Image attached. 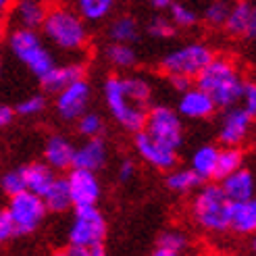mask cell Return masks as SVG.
<instances>
[{"label": "cell", "mask_w": 256, "mask_h": 256, "mask_svg": "<svg viewBox=\"0 0 256 256\" xmlns=\"http://www.w3.org/2000/svg\"><path fill=\"white\" fill-rule=\"evenodd\" d=\"M196 86L214 100L216 108H229L238 104L244 80H242L234 60L225 56H212L208 65L196 75Z\"/></svg>", "instance_id": "cell-1"}, {"label": "cell", "mask_w": 256, "mask_h": 256, "mask_svg": "<svg viewBox=\"0 0 256 256\" xmlns=\"http://www.w3.org/2000/svg\"><path fill=\"white\" fill-rule=\"evenodd\" d=\"M50 44L67 52L84 50L90 42L86 19L71 6H50L40 28Z\"/></svg>", "instance_id": "cell-2"}, {"label": "cell", "mask_w": 256, "mask_h": 256, "mask_svg": "<svg viewBox=\"0 0 256 256\" xmlns=\"http://www.w3.org/2000/svg\"><path fill=\"white\" fill-rule=\"evenodd\" d=\"M8 48H10V52L15 54V58L21 60L38 80H42L44 75L56 65L54 56L50 54L44 40L38 36V30L15 28L8 34Z\"/></svg>", "instance_id": "cell-3"}, {"label": "cell", "mask_w": 256, "mask_h": 256, "mask_svg": "<svg viewBox=\"0 0 256 256\" xmlns=\"http://www.w3.org/2000/svg\"><path fill=\"white\" fill-rule=\"evenodd\" d=\"M196 223L212 234H221L229 229V216H232V200L225 196L221 186H204L192 206Z\"/></svg>", "instance_id": "cell-4"}, {"label": "cell", "mask_w": 256, "mask_h": 256, "mask_svg": "<svg viewBox=\"0 0 256 256\" xmlns=\"http://www.w3.org/2000/svg\"><path fill=\"white\" fill-rule=\"evenodd\" d=\"M214 52L204 42H190L171 52H167L160 60V69L167 75H184V78H196V75L212 60Z\"/></svg>", "instance_id": "cell-5"}, {"label": "cell", "mask_w": 256, "mask_h": 256, "mask_svg": "<svg viewBox=\"0 0 256 256\" xmlns=\"http://www.w3.org/2000/svg\"><path fill=\"white\" fill-rule=\"evenodd\" d=\"M104 100H106V106L110 110V114L117 123H121L125 130L130 132H140L144 130V121H146V106H140L136 102L125 94L123 90V82L121 78H108L104 82Z\"/></svg>", "instance_id": "cell-6"}, {"label": "cell", "mask_w": 256, "mask_h": 256, "mask_svg": "<svg viewBox=\"0 0 256 256\" xmlns=\"http://www.w3.org/2000/svg\"><path fill=\"white\" fill-rule=\"evenodd\" d=\"M12 225H15V234H32L40 227L44 214H46V206L42 196L34 194L30 190H23L19 194L10 196V204L6 208Z\"/></svg>", "instance_id": "cell-7"}, {"label": "cell", "mask_w": 256, "mask_h": 256, "mask_svg": "<svg viewBox=\"0 0 256 256\" xmlns=\"http://www.w3.org/2000/svg\"><path fill=\"white\" fill-rule=\"evenodd\" d=\"M106 236L104 216L96 206H82L75 210L73 223L69 227V244L80 246H98Z\"/></svg>", "instance_id": "cell-8"}, {"label": "cell", "mask_w": 256, "mask_h": 256, "mask_svg": "<svg viewBox=\"0 0 256 256\" xmlns=\"http://www.w3.org/2000/svg\"><path fill=\"white\" fill-rule=\"evenodd\" d=\"M144 132H148L152 138H156L158 142L167 144L171 148H179L184 138V127L179 114L169 108V106H154L146 112L144 121Z\"/></svg>", "instance_id": "cell-9"}, {"label": "cell", "mask_w": 256, "mask_h": 256, "mask_svg": "<svg viewBox=\"0 0 256 256\" xmlns=\"http://www.w3.org/2000/svg\"><path fill=\"white\" fill-rule=\"evenodd\" d=\"M90 98H92V88L86 80H78L56 92V110L62 119L78 121L88 110Z\"/></svg>", "instance_id": "cell-10"}, {"label": "cell", "mask_w": 256, "mask_h": 256, "mask_svg": "<svg viewBox=\"0 0 256 256\" xmlns=\"http://www.w3.org/2000/svg\"><path fill=\"white\" fill-rule=\"evenodd\" d=\"M136 150L138 154L142 156L148 164H152V167L156 169H162V171H169L175 167L177 162V150L158 142L156 138H152L148 132H136Z\"/></svg>", "instance_id": "cell-11"}, {"label": "cell", "mask_w": 256, "mask_h": 256, "mask_svg": "<svg viewBox=\"0 0 256 256\" xmlns=\"http://www.w3.org/2000/svg\"><path fill=\"white\" fill-rule=\"evenodd\" d=\"M69 192H71V200L75 208L82 206H94L100 198V182L94 171H86L75 167L73 173L67 179Z\"/></svg>", "instance_id": "cell-12"}, {"label": "cell", "mask_w": 256, "mask_h": 256, "mask_svg": "<svg viewBox=\"0 0 256 256\" xmlns=\"http://www.w3.org/2000/svg\"><path fill=\"white\" fill-rule=\"evenodd\" d=\"M177 110H179V114H184L188 119H208L216 110V104L204 90H200L196 86V88H188L182 92Z\"/></svg>", "instance_id": "cell-13"}, {"label": "cell", "mask_w": 256, "mask_h": 256, "mask_svg": "<svg viewBox=\"0 0 256 256\" xmlns=\"http://www.w3.org/2000/svg\"><path fill=\"white\" fill-rule=\"evenodd\" d=\"M250 121L252 117L242 106H229L219 130V140L225 146H238L248 136Z\"/></svg>", "instance_id": "cell-14"}, {"label": "cell", "mask_w": 256, "mask_h": 256, "mask_svg": "<svg viewBox=\"0 0 256 256\" xmlns=\"http://www.w3.org/2000/svg\"><path fill=\"white\" fill-rule=\"evenodd\" d=\"M48 6L40 0H12L10 15L17 28L23 30H40L46 19Z\"/></svg>", "instance_id": "cell-15"}, {"label": "cell", "mask_w": 256, "mask_h": 256, "mask_svg": "<svg viewBox=\"0 0 256 256\" xmlns=\"http://www.w3.org/2000/svg\"><path fill=\"white\" fill-rule=\"evenodd\" d=\"M106 144L100 138H88V142L75 150L73 167L86 171H98L106 162Z\"/></svg>", "instance_id": "cell-16"}, {"label": "cell", "mask_w": 256, "mask_h": 256, "mask_svg": "<svg viewBox=\"0 0 256 256\" xmlns=\"http://www.w3.org/2000/svg\"><path fill=\"white\" fill-rule=\"evenodd\" d=\"M84 73H86V67L82 62H67V65H54L40 82H42L44 90L56 94L62 88H67L69 84L84 80Z\"/></svg>", "instance_id": "cell-17"}, {"label": "cell", "mask_w": 256, "mask_h": 256, "mask_svg": "<svg viewBox=\"0 0 256 256\" xmlns=\"http://www.w3.org/2000/svg\"><path fill=\"white\" fill-rule=\"evenodd\" d=\"M229 229H234L238 234H256V198L254 196L240 202H232Z\"/></svg>", "instance_id": "cell-18"}, {"label": "cell", "mask_w": 256, "mask_h": 256, "mask_svg": "<svg viewBox=\"0 0 256 256\" xmlns=\"http://www.w3.org/2000/svg\"><path fill=\"white\" fill-rule=\"evenodd\" d=\"M221 190L225 192V196L232 202L246 200L254 196V177L246 169H238L234 173H229L227 177L221 179Z\"/></svg>", "instance_id": "cell-19"}, {"label": "cell", "mask_w": 256, "mask_h": 256, "mask_svg": "<svg viewBox=\"0 0 256 256\" xmlns=\"http://www.w3.org/2000/svg\"><path fill=\"white\" fill-rule=\"evenodd\" d=\"M44 156L48 167L52 169H69L73 164V156H75V148L67 138L62 136H52L46 142V150Z\"/></svg>", "instance_id": "cell-20"}, {"label": "cell", "mask_w": 256, "mask_h": 256, "mask_svg": "<svg viewBox=\"0 0 256 256\" xmlns=\"http://www.w3.org/2000/svg\"><path fill=\"white\" fill-rule=\"evenodd\" d=\"M21 173H23V179H25V190L34 192V194H38V196H42L56 179L54 173H52V167L42 164V162L28 164V167L21 169Z\"/></svg>", "instance_id": "cell-21"}, {"label": "cell", "mask_w": 256, "mask_h": 256, "mask_svg": "<svg viewBox=\"0 0 256 256\" xmlns=\"http://www.w3.org/2000/svg\"><path fill=\"white\" fill-rule=\"evenodd\" d=\"M42 200H44L46 210H54V212H62L69 206H73L67 179H54L52 186L42 194Z\"/></svg>", "instance_id": "cell-22"}, {"label": "cell", "mask_w": 256, "mask_h": 256, "mask_svg": "<svg viewBox=\"0 0 256 256\" xmlns=\"http://www.w3.org/2000/svg\"><path fill=\"white\" fill-rule=\"evenodd\" d=\"M138 34H140V25H138L136 17H132V15H119L108 25V38L112 42L132 44V42H136Z\"/></svg>", "instance_id": "cell-23"}, {"label": "cell", "mask_w": 256, "mask_h": 256, "mask_svg": "<svg viewBox=\"0 0 256 256\" xmlns=\"http://www.w3.org/2000/svg\"><path fill=\"white\" fill-rule=\"evenodd\" d=\"M216 156H219V148L214 146H202L192 156V171H194L202 182L204 179H212L216 169Z\"/></svg>", "instance_id": "cell-24"}, {"label": "cell", "mask_w": 256, "mask_h": 256, "mask_svg": "<svg viewBox=\"0 0 256 256\" xmlns=\"http://www.w3.org/2000/svg\"><path fill=\"white\" fill-rule=\"evenodd\" d=\"M117 0H75V10L86 19V23H98L106 19Z\"/></svg>", "instance_id": "cell-25"}, {"label": "cell", "mask_w": 256, "mask_h": 256, "mask_svg": "<svg viewBox=\"0 0 256 256\" xmlns=\"http://www.w3.org/2000/svg\"><path fill=\"white\" fill-rule=\"evenodd\" d=\"M242 150L238 146H225L219 150V156H216V169H214V179H223L229 173H234L242 167Z\"/></svg>", "instance_id": "cell-26"}, {"label": "cell", "mask_w": 256, "mask_h": 256, "mask_svg": "<svg viewBox=\"0 0 256 256\" xmlns=\"http://www.w3.org/2000/svg\"><path fill=\"white\" fill-rule=\"evenodd\" d=\"M106 60L117 69H132L138 62V54L132 48V44L110 42V46L106 48Z\"/></svg>", "instance_id": "cell-27"}, {"label": "cell", "mask_w": 256, "mask_h": 256, "mask_svg": "<svg viewBox=\"0 0 256 256\" xmlns=\"http://www.w3.org/2000/svg\"><path fill=\"white\" fill-rule=\"evenodd\" d=\"M121 82H123L125 94L130 96L136 102V104L146 106L148 102H150L152 88H150V84L144 78H140V75H130V78H121Z\"/></svg>", "instance_id": "cell-28"}, {"label": "cell", "mask_w": 256, "mask_h": 256, "mask_svg": "<svg viewBox=\"0 0 256 256\" xmlns=\"http://www.w3.org/2000/svg\"><path fill=\"white\" fill-rule=\"evenodd\" d=\"M200 184H202V179L192 169H179L167 177V188L177 192V194H188V192L198 188Z\"/></svg>", "instance_id": "cell-29"}, {"label": "cell", "mask_w": 256, "mask_h": 256, "mask_svg": "<svg viewBox=\"0 0 256 256\" xmlns=\"http://www.w3.org/2000/svg\"><path fill=\"white\" fill-rule=\"evenodd\" d=\"M169 8H171L169 19L173 21L175 28L190 30V28H194V25L198 23V19H200L198 12L192 8L190 4H186V2H175V0H173V2L169 4Z\"/></svg>", "instance_id": "cell-30"}, {"label": "cell", "mask_w": 256, "mask_h": 256, "mask_svg": "<svg viewBox=\"0 0 256 256\" xmlns=\"http://www.w3.org/2000/svg\"><path fill=\"white\" fill-rule=\"evenodd\" d=\"M229 10H232V2L229 0H210L206 8H204L202 17L210 28H223L229 17Z\"/></svg>", "instance_id": "cell-31"}, {"label": "cell", "mask_w": 256, "mask_h": 256, "mask_svg": "<svg viewBox=\"0 0 256 256\" xmlns=\"http://www.w3.org/2000/svg\"><path fill=\"white\" fill-rule=\"evenodd\" d=\"M175 25L169 17H164V15H154L150 21H148V28L146 32L152 36V38H158V40H167V38L175 36Z\"/></svg>", "instance_id": "cell-32"}, {"label": "cell", "mask_w": 256, "mask_h": 256, "mask_svg": "<svg viewBox=\"0 0 256 256\" xmlns=\"http://www.w3.org/2000/svg\"><path fill=\"white\" fill-rule=\"evenodd\" d=\"M78 130H80V134L86 136V138H100L102 130H104V123H102L100 114L88 112V110H86L82 117L78 119Z\"/></svg>", "instance_id": "cell-33"}, {"label": "cell", "mask_w": 256, "mask_h": 256, "mask_svg": "<svg viewBox=\"0 0 256 256\" xmlns=\"http://www.w3.org/2000/svg\"><path fill=\"white\" fill-rule=\"evenodd\" d=\"M46 108V98L42 94H34V96H28L25 100H21L15 112L21 114V117H34V114L42 112Z\"/></svg>", "instance_id": "cell-34"}, {"label": "cell", "mask_w": 256, "mask_h": 256, "mask_svg": "<svg viewBox=\"0 0 256 256\" xmlns=\"http://www.w3.org/2000/svg\"><path fill=\"white\" fill-rule=\"evenodd\" d=\"M158 248H167V250H173V252L182 254L188 248V238L184 234H179V232H167V234L160 236Z\"/></svg>", "instance_id": "cell-35"}, {"label": "cell", "mask_w": 256, "mask_h": 256, "mask_svg": "<svg viewBox=\"0 0 256 256\" xmlns=\"http://www.w3.org/2000/svg\"><path fill=\"white\" fill-rule=\"evenodd\" d=\"M240 102H242V108H244L250 117H256V84L254 82H244Z\"/></svg>", "instance_id": "cell-36"}, {"label": "cell", "mask_w": 256, "mask_h": 256, "mask_svg": "<svg viewBox=\"0 0 256 256\" xmlns=\"http://www.w3.org/2000/svg\"><path fill=\"white\" fill-rule=\"evenodd\" d=\"M2 190L6 192L8 196H15L19 192L25 190V179H23V173L21 171H10L2 177Z\"/></svg>", "instance_id": "cell-37"}, {"label": "cell", "mask_w": 256, "mask_h": 256, "mask_svg": "<svg viewBox=\"0 0 256 256\" xmlns=\"http://www.w3.org/2000/svg\"><path fill=\"white\" fill-rule=\"evenodd\" d=\"M12 236H15V225H12L6 210H0V244L8 242Z\"/></svg>", "instance_id": "cell-38"}, {"label": "cell", "mask_w": 256, "mask_h": 256, "mask_svg": "<svg viewBox=\"0 0 256 256\" xmlns=\"http://www.w3.org/2000/svg\"><path fill=\"white\" fill-rule=\"evenodd\" d=\"M244 38H246V40L256 42V4L252 6V12H250V19H248V25H246Z\"/></svg>", "instance_id": "cell-39"}, {"label": "cell", "mask_w": 256, "mask_h": 256, "mask_svg": "<svg viewBox=\"0 0 256 256\" xmlns=\"http://www.w3.org/2000/svg\"><path fill=\"white\" fill-rule=\"evenodd\" d=\"M169 82H171V86L177 90V92H184V90L192 88V80L184 78V75H169Z\"/></svg>", "instance_id": "cell-40"}, {"label": "cell", "mask_w": 256, "mask_h": 256, "mask_svg": "<svg viewBox=\"0 0 256 256\" xmlns=\"http://www.w3.org/2000/svg\"><path fill=\"white\" fill-rule=\"evenodd\" d=\"M62 254H65V256H92V248L80 246V244H69V248Z\"/></svg>", "instance_id": "cell-41"}, {"label": "cell", "mask_w": 256, "mask_h": 256, "mask_svg": "<svg viewBox=\"0 0 256 256\" xmlns=\"http://www.w3.org/2000/svg\"><path fill=\"white\" fill-rule=\"evenodd\" d=\"M134 173H136L134 162H132V160H123V162H121V167H119V177H121V182H127V179H132Z\"/></svg>", "instance_id": "cell-42"}, {"label": "cell", "mask_w": 256, "mask_h": 256, "mask_svg": "<svg viewBox=\"0 0 256 256\" xmlns=\"http://www.w3.org/2000/svg\"><path fill=\"white\" fill-rule=\"evenodd\" d=\"M12 117H15V110L6 104H0V127H6L8 123H12Z\"/></svg>", "instance_id": "cell-43"}, {"label": "cell", "mask_w": 256, "mask_h": 256, "mask_svg": "<svg viewBox=\"0 0 256 256\" xmlns=\"http://www.w3.org/2000/svg\"><path fill=\"white\" fill-rule=\"evenodd\" d=\"M144 2H148L150 6H154V8H169V4L173 2V0H144Z\"/></svg>", "instance_id": "cell-44"}, {"label": "cell", "mask_w": 256, "mask_h": 256, "mask_svg": "<svg viewBox=\"0 0 256 256\" xmlns=\"http://www.w3.org/2000/svg\"><path fill=\"white\" fill-rule=\"evenodd\" d=\"M152 256H182L179 252H173V250H167V248H158Z\"/></svg>", "instance_id": "cell-45"}, {"label": "cell", "mask_w": 256, "mask_h": 256, "mask_svg": "<svg viewBox=\"0 0 256 256\" xmlns=\"http://www.w3.org/2000/svg\"><path fill=\"white\" fill-rule=\"evenodd\" d=\"M10 4H12V0H0V17L10 10Z\"/></svg>", "instance_id": "cell-46"}, {"label": "cell", "mask_w": 256, "mask_h": 256, "mask_svg": "<svg viewBox=\"0 0 256 256\" xmlns=\"http://www.w3.org/2000/svg\"><path fill=\"white\" fill-rule=\"evenodd\" d=\"M92 256H106V252H104V248L98 244V246H92Z\"/></svg>", "instance_id": "cell-47"}, {"label": "cell", "mask_w": 256, "mask_h": 256, "mask_svg": "<svg viewBox=\"0 0 256 256\" xmlns=\"http://www.w3.org/2000/svg\"><path fill=\"white\" fill-rule=\"evenodd\" d=\"M4 36H6V23H4L2 17H0V42L4 40Z\"/></svg>", "instance_id": "cell-48"}, {"label": "cell", "mask_w": 256, "mask_h": 256, "mask_svg": "<svg viewBox=\"0 0 256 256\" xmlns=\"http://www.w3.org/2000/svg\"><path fill=\"white\" fill-rule=\"evenodd\" d=\"M40 2H44L46 6H50V4H56V2H58V0H40Z\"/></svg>", "instance_id": "cell-49"}, {"label": "cell", "mask_w": 256, "mask_h": 256, "mask_svg": "<svg viewBox=\"0 0 256 256\" xmlns=\"http://www.w3.org/2000/svg\"><path fill=\"white\" fill-rule=\"evenodd\" d=\"M0 73H2V58H0Z\"/></svg>", "instance_id": "cell-50"}, {"label": "cell", "mask_w": 256, "mask_h": 256, "mask_svg": "<svg viewBox=\"0 0 256 256\" xmlns=\"http://www.w3.org/2000/svg\"><path fill=\"white\" fill-rule=\"evenodd\" d=\"M54 256H65V254H62V252H60V254H54Z\"/></svg>", "instance_id": "cell-51"}, {"label": "cell", "mask_w": 256, "mask_h": 256, "mask_svg": "<svg viewBox=\"0 0 256 256\" xmlns=\"http://www.w3.org/2000/svg\"><path fill=\"white\" fill-rule=\"evenodd\" d=\"M254 250H256V238H254Z\"/></svg>", "instance_id": "cell-52"}]
</instances>
